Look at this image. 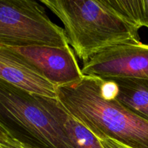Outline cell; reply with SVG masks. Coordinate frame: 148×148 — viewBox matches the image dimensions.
<instances>
[{
    "instance_id": "cell-1",
    "label": "cell",
    "mask_w": 148,
    "mask_h": 148,
    "mask_svg": "<svg viewBox=\"0 0 148 148\" xmlns=\"http://www.w3.org/2000/svg\"><path fill=\"white\" fill-rule=\"evenodd\" d=\"M64 25L68 43L84 63L109 48L140 43L139 29L116 0H41Z\"/></svg>"
},
{
    "instance_id": "cell-2",
    "label": "cell",
    "mask_w": 148,
    "mask_h": 148,
    "mask_svg": "<svg viewBox=\"0 0 148 148\" xmlns=\"http://www.w3.org/2000/svg\"><path fill=\"white\" fill-rule=\"evenodd\" d=\"M101 79L84 76L57 87V99L65 109L99 140L111 139L131 148H148V121L116 99H106Z\"/></svg>"
},
{
    "instance_id": "cell-3",
    "label": "cell",
    "mask_w": 148,
    "mask_h": 148,
    "mask_svg": "<svg viewBox=\"0 0 148 148\" xmlns=\"http://www.w3.org/2000/svg\"><path fill=\"white\" fill-rule=\"evenodd\" d=\"M0 122L35 148H75L36 95L0 79Z\"/></svg>"
},
{
    "instance_id": "cell-4",
    "label": "cell",
    "mask_w": 148,
    "mask_h": 148,
    "mask_svg": "<svg viewBox=\"0 0 148 148\" xmlns=\"http://www.w3.org/2000/svg\"><path fill=\"white\" fill-rule=\"evenodd\" d=\"M0 45L13 47L69 46L64 30L32 0H0Z\"/></svg>"
},
{
    "instance_id": "cell-5",
    "label": "cell",
    "mask_w": 148,
    "mask_h": 148,
    "mask_svg": "<svg viewBox=\"0 0 148 148\" xmlns=\"http://www.w3.org/2000/svg\"><path fill=\"white\" fill-rule=\"evenodd\" d=\"M84 76L148 79V45L124 43L109 48L83 64Z\"/></svg>"
},
{
    "instance_id": "cell-6",
    "label": "cell",
    "mask_w": 148,
    "mask_h": 148,
    "mask_svg": "<svg viewBox=\"0 0 148 148\" xmlns=\"http://www.w3.org/2000/svg\"><path fill=\"white\" fill-rule=\"evenodd\" d=\"M4 46L23 58L56 87L73 83L84 77L69 45L64 48Z\"/></svg>"
},
{
    "instance_id": "cell-7",
    "label": "cell",
    "mask_w": 148,
    "mask_h": 148,
    "mask_svg": "<svg viewBox=\"0 0 148 148\" xmlns=\"http://www.w3.org/2000/svg\"><path fill=\"white\" fill-rule=\"evenodd\" d=\"M0 79L30 93L57 98V87L23 58L0 45Z\"/></svg>"
},
{
    "instance_id": "cell-8",
    "label": "cell",
    "mask_w": 148,
    "mask_h": 148,
    "mask_svg": "<svg viewBox=\"0 0 148 148\" xmlns=\"http://www.w3.org/2000/svg\"><path fill=\"white\" fill-rule=\"evenodd\" d=\"M36 96L45 109L57 121L75 148H103L99 139L72 116L57 98Z\"/></svg>"
},
{
    "instance_id": "cell-9",
    "label": "cell",
    "mask_w": 148,
    "mask_h": 148,
    "mask_svg": "<svg viewBox=\"0 0 148 148\" xmlns=\"http://www.w3.org/2000/svg\"><path fill=\"white\" fill-rule=\"evenodd\" d=\"M117 85L116 100L134 114L148 121V79L106 78Z\"/></svg>"
},
{
    "instance_id": "cell-10",
    "label": "cell",
    "mask_w": 148,
    "mask_h": 148,
    "mask_svg": "<svg viewBox=\"0 0 148 148\" xmlns=\"http://www.w3.org/2000/svg\"><path fill=\"white\" fill-rule=\"evenodd\" d=\"M0 148H30L25 143H23L12 136L10 133L0 137Z\"/></svg>"
},
{
    "instance_id": "cell-11",
    "label": "cell",
    "mask_w": 148,
    "mask_h": 148,
    "mask_svg": "<svg viewBox=\"0 0 148 148\" xmlns=\"http://www.w3.org/2000/svg\"><path fill=\"white\" fill-rule=\"evenodd\" d=\"M100 142L103 148H131L111 139H103Z\"/></svg>"
},
{
    "instance_id": "cell-12",
    "label": "cell",
    "mask_w": 148,
    "mask_h": 148,
    "mask_svg": "<svg viewBox=\"0 0 148 148\" xmlns=\"http://www.w3.org/2000/svg\"><path fill=\"white\" fill-rule=\"evenodd\" d=\"M9 132L7 131V129L5 128V127L0 122V137H3V136H5L6 134H7Z\"/></svg>"
},
{
    "instance_id": "cell-13",
    "label": "cell",
    "mask_w": 148,
    "mask_h": 148,
    "mask_svg": "<svg viewBox=\"0 0 148 148\" xmlns=\"http://www.w3.org/2000/svg\"><path fill=\"white\" fill-rule=\"evenodd\" d=\"M145 4H146V9H147V20H148V0H145ZM148 27V25H147Z\"/></svg>"
},
{
    "instance_id": "cell-14",
    "label": "cell",
    "mask_w": 148,
    "mask_h": 148,
    "mask_svg": "<svg viewBox=\"0 0 148 148\" xmlns=\"http://www.w3.org/2000/svg\"><path fill=\"white\" fill-rule=\"evenodd\" d=\"M28 145L29 147H30V148H35V147H31V146H30V145Z\"/></svg>"
}]
</instances>
